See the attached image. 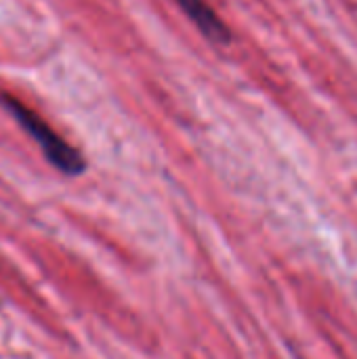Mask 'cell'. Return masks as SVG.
<instances>
[{
    "label": "cell",
    "instance_id": "6da1fadb",
    "mask_svg": "<svg viewBox=\"0 0 357 359\" xmlns=\"http://www.w3.org/2000/svg\"><path fill=\"white\" fill-rule=\"evenodd\" d=\"M0 103L13 116V120L38 143L50 166H55L59 172L67 177H78L84 172L86 162L82 154L74 145H69L63 137H59L42 116H38L32 107H27L25 103H21L17 97L8 93H0Z\"/></svg>",
    "mask_w": 357,
    "mask_h": 359
},
{
    "label": "cell",
    "instance_id": "7a4b0ae2",
    "mask_svg": "<svg viewBox=\"0 0 357 359\" xmlns=\"http://www.w3.org/2000/svg\"><path fill=\"white\" fill-rule=\"evenodd\" d=\"M175 2L183 11V15L200 29V34L204 38H208L215 44H229L231 42L229 27L204 0H175Z\"/></svg>",
    "mask_w": 357,
    "mask_h": 359
}]
</instances>
